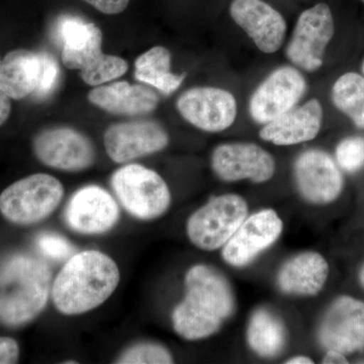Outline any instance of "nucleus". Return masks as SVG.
<instances>
[{"label": "nucleus", "mask_w": 364, "mask_h": 364, "mask_svg": "<svg viewBox=\"0 0 364 364\" xmlns=\"http://www.w3.org/2000/svg\"><path fill=\"white\" fill-rule=\"evenodd\" d=\"M121 273L116 261L98 250L74 253L53 279L51 298L65 316L90 313L116 291Z\"/></svg>", "instance_id": "1"}, {"label": "nucleus", "mask_w": 364, "mask_h": 364, "mask_svg": "<svg viewBox=\"0 0 364 364\" xmlns=\"http://www.w3.org/2000/svg\"><path fill=\"white\" fill-rule=\"evenodd\" d=\"M186 296L172 314L174 331L196 341L212 336L235 310L233 291L226 279L208 265H195L184 279Z\"/></svg>", "instance_id": "2"}, {"label": "nucleus", "mask_w": 364, "mask_h": 364, "mask_svg": "<svg viewBox=\"0 0 364 364\" xmlns=\"http://www.w3.org/2000/svg\"><path fill=\"white\" fill-rule=\"evenodd\" d=\"M52 272L44 261L16 255L0 270V321L18 327L35 320L51 296Z\"/></svg>", "instance_id": "3"}, {"label": "nucleus", "mask_w": 364, "mask_h": 364, "mask_svg": "<svg viewBox=\"0 0 364 364\" xmlns=\"http://www.w3.org/2000/svg\"><path fill=\"white\" fill-rule=\"evenodd\" d=\"M111 186L117 202L140 221L161 217L171 205L166 182L154 170L140 164H126L112 174Z\"/></svg>", "instance_id": "4"}, {"label": "nucleus", "mask_w": 364, "mask_h": 364, "mask_svg": "<svg viewBox=\"0 0 364 364\" xmlns=\"http://www.w3.org/2000/svg\"><path fill=\"white\" fill-rule=\"evenodd\" d=\"M64 188L56 177L36 173L14 182L0 195V213L16 225L37 224L58 208Z\"/></svg>", "instance_id": "5"}, {"label": "nucleus", "mask_w": 364, "mask_h": 364, "mask_svg": "<svg viewBox=\"0 0 364 364\" xmlns=\"http://www.w3.org/2000/svg\"><path fill=\"white\" fill-rule=\"evenodd\" d=\"M247 215V203L242 196H215L191 215L186 233L196 247L205 251L217 250L224 247Z\"/></svg>", "instance_id": "6"}, {"label": "nucleus", "mask_w": 364, "mask_h": 364, "mask_svg": "<svg viewBox=\"0 0 364 364\" xmlns=\"http://www.w3.org/2000/svg\"><path fill=\"white\" fill-rule=\"evenodd\" d=\"M334 33V18L328 4H318L306 9L294 26L286 50L287 58L303 70H318Z\"/></svg>", "instance_id": "7"}, {"label": "nucleus", "mask_w": 364, "mask_h": 364, "mask_svg": "<svg viewBox=\"0 0 364 364\" xmlns=\"http://www.w3.org/2000/svg\"><path fill=\"white\" fill-rule=\"evenodd\" d=\"M308 85L291 66L275 69L256 88L249 100V114L255 123L267 124L296 107Z\"/></svg>", "instance_id": "8"}, {"label": "nucleus", "mask_w": 364, "mask_h": 364, "mask_svg": "<svg viewBox=\"0 0 364 364\" xmlns=\"http://www.w3.org/2000/svg\"><path fill=\"white\" fill-rule=\"evenodd\" d=\"M33 148L43 164L62 171H82L92 166L97 158L90 139L68 127L40 132L33 139Z\"/></svg>", "instance_id": "9"}, {"label": "nucleus", "mask_w": 364, "mask_h": 364, "mask_svg": "<svg viewBox=\"0 0 364 364\" xmlns=\"http://www.w3.org/2000/svg\"><path fill=\"white\" fill-rule=\"evenodd\" d=\"M119 218V202L107 189L95 184L76 191L64 210L67 226L86 236L107 233L117 226Z\"/></svg>", "instance_id": "10"}, {"label": "nucleus", "mask_w": 364, "mask_h": 364, "mask_svg": "<svg viewBox=\"0 0 364 364\" xmlns=\"http://www.w3.org/2000/svg\"><path fill=\"white\" fill-rule=\"evenodd\" d=\"M177 111L186 121L208 133H220L234 124L237 100L230 91L213 86L193 87L182 93Z\"/></svg>", "instance_id": "11"}, {"label": "nucleus", "mask_w": 364, "mask_h": 364, "mask_svg": "<svg viewBox=\"0 0 364 364\" xmlns=\"http://www.w3.org/2000/svg\"><path fill=\"white\" fill-rule=\"evenodd\" d=\"M104 139L107 155L119 164L160 152L169 144L168 134L154 121L112 124Z\"/></svg>", "instance_id": "12"}, {"label": "nucleus", "mask_w": 364, "mask_h": 364, "mask_svg": "<svg viewBox=\"0 0 364 364\" xmlns=\"http://www.w3.org/2000/svg\"><path fill=\"white\" fill-rule=\"evenodd\" d=\"M212 168L224 181L249 179L262 183L274 176L275 162L267 151L256 144L226 143L213 152Z\"/></svg>", "instance_id": "13"}, {"label": "nucleus", "mask_w": 364, "mask_h": 364, "mask_svg": "<svg viewBox=\"0 0 364 364\" xmlns=\"http://www.w3.org/2000/svg\"><path fill=\"white\" fill-rule=\"evenodd\" d=\"M282 219L270 208L246 218L223 248V258L228 264L243 267L252 262L279 239L282 232Z\"/></svg>", "instance_id": "14"}, {"label": "nucleus", "mask_w": 364, "mask_h": 364, "mask_svg": "<svg viewBox=\"0 0 364 364\" xmlns=\"http://www.w3.org/2000/svg\"><path fill=\"white\" fill-rule=\"evenodd\" d=\"M294 172L299 193L315 205L332 203L343 188V176L339 167L322 150L301 153L294 163Z\"/></svg>", "instance_id": "15"}, {"label": "nucleus", "mask_w": 364, "mask_h": 364, "mask_svg": "<svg viewBox=\"0 0 364 364\" xmlns=\"http://www.w3.org/2000/svg\"><path fill=\"white\" fill-rule=\"evenodd\" d=\"M321 344L343 354L364 349V303L350 296L337 299L326 313L318 331Z\"/></svg>", "instance_id": "16"}, {"label": "nucleus", "mask_w": 364, "mask_h": 364, "mask_svg": "<svg viewBox=\"0 0 364 364\" xmlns=\"http://www.w3.org/2000/svg\"><path fill=\"white\" fill-rule=\"evenodd\" d=\"M230 14L265 54L279 51L286 39V20L264 0H233Z\"/></svg>", "instance_id": "17"}, {"label": "nucleus", "mask_w": 364, "mask_h": 364, "mask_svg": "<svg viewBox=\"0 0 364 364\" xmlns=\"http://www.w3.org/2000/svg\"><path fill=\"white\" fill-rule=\"evenodd\" d=\"M53 35L61 46L62 62L68 69L80 71L104 53L100 28L78 16H62L53 28Z\"/></svg>", "instance_id": "18"}, {"label": "nucleus", "mask_w": 364, "mask_h": 364, "mask_svg": "<svg viewBox=\"0 0 364 364\" xmlns=\"http://www.w3.org/2000/svg\"><path fill=\"white\" fill-rule=\"evenodd\" d=\"M322 121V105L313 98L264 124L259 136L262 140L279 146L309 142L318 136Z\"/></svg>", "instance_id": "19"}, {"label": "nucleus", "mask_w": 364, "mask_h": 364, "mask_svg": "<svg viewBox=\"0 0 364 364\" xmlns=\"http://www.w3.org/2000/svg\"><path fill=\"white\" fill-rule=\"evenodd\" d=\"M88 100L105 112L127 116L149 114L159 104L154 90L146 85H130L127 81L95 86L88 95Z\"/></svg>", "instance_id": "20"}, {"label": "nucleus", "mask_w": 364, "mask_h": 364, "mask_svg": "<svg viewBox=\"0 0 364 364\" xmlns=\"http://www.w3.org/2000/svg\"><path fill=\"white\" fill-rule=\"evenodd\" d=\"M329 265L321 254L305 252L287 261L279 274V284L284 293L315 296L324 287Z\"/></svg>", "instance_id": "21"}, {"label": "nucleus", "mask_w": 364, "mask_h": 364, "mask_svg": "<svg viewBox=\"0 0 364 364\" xmlns=\"http://www.w3.org/2000/svg\"><path fill=\"white\" fill-rule=\"evenodd\" d=\"M186 73L171 71V53L162 46L151 48L135 61V78L146 85L169 95L181 87Z\"/></svg>", "instance_id": "22"}, {"label": "nucleus", "mask_w": 364, "mask_h": 364, "mask_svg": "<svg viewBox=\"0 0 364 364\" xmlns=\"http://www.w3.org/2000/svg\"><path fill=\"white\" fill-rule=\"evenodd\" d=\"M248 343L258 355L274 358L284 348L286 333L282 322L267 311L253 314L249 323Z\"/></svg>", "instance_id": "23"}, {"label": "nucleus", "mask_w": 364, "mask_h": 364, "mask_svg": "<svg viewBox=\"0 0 364 364\" xmlns=\"http://www.w3.org/2000/svg\"><path fill=\"white\" fill-rule=\"evenodd\" d=\"M26 67L33 85V95L38 100H45L56 90L60 81L58 62L47 52L28 50L13 51Z\"/></svg>", "instance_id": "24"}, {"label": "nucleus", "mask_w": 364, "mask_h": 364, "mask_svg": "<svg viewBox=\"0 0 364 364\" xmlns=\"http://www.w3.org/2000/svg\"><path fill=\"white\" fill-rule=\"evenodd\" d=\"M332 102L356 127L364 129V76L355 72L340 76L333 85Z\"/></svg>", "instance_id": "25"}, {"label": "nucleus", "mask_w": 364, "mask_h": 364, "mask_svg": "<svg viewBox=\"0 0 364 364\" xmlns=\"http://www.w3.org/2000/svg\"><path fill=\"white\" fill-rule=\"evenodd\" d=\"M0 90L14 100L33 95V85L30 75L13 51L4 60L0 59Z\"/></svg>", "instance_id": "26"}, {"label": "nucleus", "mask_w": 364, "mask_h": 364, "mask_svg": "<svg viewBox=\"0 0 364 364\" xmlns=\"http://www.w3.org/2000/svg\"><path fill=\"white\" fill-rule=\"evenodd\" d=\"M128 68L126 60L102 53L97 59L81 69V78L88 85H104L123 76Z\"/></svg>", "instance_id": "27"}, {"label": "nucleus", "mask_w": 364, "mask_h": 364, "mask_svg": "<svg viewBox=\"0 0 364 364\" xmlns=\"http://www.w3.org/2000/svg\"><path fill=\"white\" fill-rule=\"evenodd\" d=\"M173 363L171 353L165 347L154 343H139L129 347L119 355L116 363L168 364Z\"/></svg>", "instance_id": "28"}, {"label": "nucleus", "mask_w": 364, "mask_h": 364, "mask_svg": "<svg viewBox=\"0 0 364 364\" xmlns=\"http://www.w3.org/2000/svg\"><path fill=\"white\" fill-rule=\"evenodd\" d=\"M336 159L344 171L354 173L364 167V136H349L338 144Z\"/></svg>", "instance_id": "29"}, {"label": "nucleus", "mask_w": 364, "mask_h": 364, "mask_svg": "<svg viewBox=\"0 0 364 364\" xmlns=\"http://www.w3.org/2000/svg\"><path fill=\"white\" fill-rule=\"evenodd\" d=\"M37 247L45 257L64 261L74 254V246L64 237L55 233H43L37 238Z\"/></svg>", "instance_id": "30"}, {"label": "nucleus", "mask_w": 364, "mask_h": 364, "mask_svg": "<svg viewBox=\"0 0 364 364\" xmlns=\"http://www.w3.org/2000/svg\"><path fill=\"white\" fill-rule=\"evenodd\" d=\"M20 358V347L16 340L0 337V364H14Z\"/></svg>", "instance_id": "31"}, {"label": "nucleus", "mask_w": 364, "mask_h": 364, "mask_svg": "<svg viewBox=\"0 0 364 364\" xmlns=\"http://www.w3.org/2000/svg\"><path fill=\"white\" fill-rule=\"evenodd\" d=\"M91 6L105 14L123 13L129 6L130 0H85Z\"/></svg>", "instance_id": "32"}, {"label": "nucleus", "mask_w": 364, "mask_h": 364, "mask_svg": "<svg viewBox=\"0 0 364 364\" xmlns=\"http://www.w3.org/2000/svg\"><path fill=\"white\" fill-rule=\"evenodd\" d=\"M11 112V97L0 90V126H2L9 117Z\"/></svg>", "instance_id": "33"}, {"label": "nucleus", "mask_w": 364, "mask_h": 364, "mask_svg": "<svg viewBox=\"0 0 364 364\" xmlns=\"http://www.w3.org/2000/svg\"><path fill=\"white\" fill-rule=\"evenodd\" d=\"M323 363L325 364H341L348 363V360L345 358V354L341 352L336 350H328L326 354L324 359H323Z\"/></svg>", "instance_id": "34"}, {"label": "nucleus", "mask_w": 364, "mask_h": 364, "mask_svg": "<svg viewBox=\"0 0 364 364\" xmlns=\"http://www.w3.org/2000/svg\"><path fill=\"white\" fill-rule=\"evenodd\" d=\"M287 364H312L314 361L312 359L306 358V356H296V358H293L289 359L287 361Z\"/></svg>", "instance_id": "35"}, {"label": "nucleus", "mask_w": 364, "mask_h": 364, "mask_svg": "<svg viewBox=\"0 0 364 364\" xmlns=\"http://www.w3.org/2000/svg\"><path fill=\"white\" fill-rule=\"evenodd\" d=\"M359 279H360L361 284H363V287H364V265L363 267L361 268L360 274H359Z\"/></svg>", "instance_id": "36"}, {"label": "nucleus", "mask_w": 364, "mask_h": 364, "mask_svg": "<svg viewBox=\"0 0 364 364\" xmlns=\"http://www.w3.org/2000/svg\"><path fill=\"white\" fill-rule=\"evenodd\" d=\"M363 75H364V60H363Z\"/></svg>", "instance_id": "37"}, {"label": "nucleus", "mask_w": 364, "mask_h": 364, "mask_svg": "<svg viewBox=\"0 0 364 364\" xmlns=\"http://www.w3.org/2000/svg\"><path fill=\"white\" fill-rule=\"evenodd\" d=\"M363 1L364 2V0H363Z\"/></svg>", "instance_id": "38"}]
</instances>
